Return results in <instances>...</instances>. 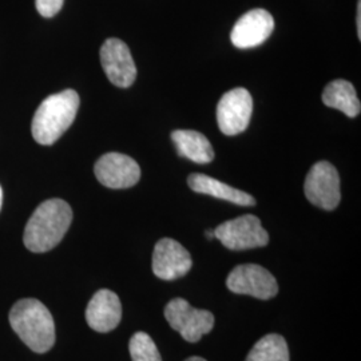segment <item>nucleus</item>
<instances>
[{"label":"nucleus","mask_w":361,"mask_h":361,"mask_svg":"<svg viewBox=\"0 0 361 361\" xmlns=\"http://www.w3.org/2000/svg\"><path fill=\"white\" fill-rule=\"evenodd\" d=\"M189 188L195 193L207 194L214 198L232 202L240 207H253L256 205V200L243 190H238L231 185H226L221 180L212 178L207 174L194 173L188 178Z\"/></svg>","instance_id":"4468645a"},{"label":"nucleus","mask_w":361,"mask_h":361,"mask_svg":"<svg viewBox=\"0 0 361 361\" xmlns=\"http://www.w3.org/2000/svg\"><path fill=\"white\" fill-rule=\"evenodd\" d=\"M79 95L77 91H61L47 97L32 118L31 133L37 142L50 146L56 142L73 125L78 109Z\"/></svg>","instance_id":"7ed1b4c3"},{"label":"nucleus","mask_w":361,"mask_h":361,"mask_svg":"<svg viewBox=\"0 0 361 361\" xmlns=\"http://www.w3.org/2000/svg\"><path fill=\"white\" fill-rule=\"evenodd\" d=\"M304 192L310 204L324 210H335L341 200L337 169L320 161L310 168L304 183Z\"/></svg>","instance_id":"0eeeda50"},{"label":"nucleus","mask_w":361,"mask_h":361,"mask_svg":"<svg viewBox=\"0 0 361 361\" xmlns=\"http://www.w3.org/2000/svg\"><path fill=\"white\" fill-rule=\"evenodd\" d=\"M1 205H3V190H1V186H0V209H1Z\"/></svg>","instance_id":"5701e85b"},{"label":"nucleus","mask_w":361,"mask_h":361,"mask_svg":"<svg viewBox=\"0 0 361 361\" xmlns=\"http://www.w3.org/2000/svg\"><path fill=\"white\" fill-rule=\"evenodd\" d=\"M101 63L109 80L121 89L130 87L137 78V67L129 47L121 39H107L101 47Z\"/></svg>","instance_id":"1a4fd4ad"},{"label":"nucleus","mask_w":361,"mask_h":361,"mask_svg":"<svg viewBox=\"0 0 361 361\" xmlns=\"http://www.w3.org/2000/svg\"><path fill=\"white\" fill-rule=\"evenodd\" d=\"M323 102L328 107L340 110L349 118L360 114L361 104L357 92L353 85L344 79H336L326 85L323 91Z\"/></svg>","instance_id":"dca6fc26"},{"label":"nucleus","mask_w":361,"mask_h":361,"mask_svg":"<svg viewBox=\"0 0 361 361\" xmlns=\"http://www.w3.org/2000/svg\"><path fill=\"white\" fill-rule=\"evenodd\" d=\"M171 140L180 157H185L195 164H209L214 159V150L207 137L194 130H176L171 133Z\"/></svg>","instance_id":"2eb2a0df"},{"label":"nucleus","mask_w":361,"mask_h":361,"mask_svg":"<svg viewBox=\"0 0 361 361\" xmlns=\"http://www.w3.org/2000/svg\"><path fill=\"white\" fill-rule=\"evenodd\" d=\"M65 0H35L38 13L44 18H52L61 11Z\"/></svg>","instance_id":"6ab92c4d"},{"label":"nucleus","mask_w":361,"mask_h":361,"mask_svg":"<svg viewBox=\"0 0 361 361\" xmlns=\"http://www.w3.org/2000/svg\"><path fill=\"white\" fill-rule=\"evenodd\" d=\"M214 237L229 250H247L268 245L269 234L253 214L222 222L214 229Z\"/></svg>","instance_id":"39448f33"},{"label":"nucleus","mask_w":361,"mask_h":361,"mask_svg":"<svg viewBox=\"0 0 361 361\" xmlns=\"http://www.w3.org/2000/svg\"><path fill=\"white\" fill-rule=\"evenodd\" d=\"M94 173L97 180L110 189H128L141 178L140 165L129 155L121 153L102 155L94 166Z\"/></svg>","instance_id":"9d476101"},{"label":"nucleus","mask_w":361,"mask_h":361,"mask_svg":"<svg viewBox=\"0 0 361 361\" xmlns=\"http://www.w3.org/2000/svg\"><path fill=\"white\" fill-rule=\"evenodd\" d=\"M207 237L209 238V240H212V238H216V237H214V229L207 231Z\"/></svg>","instance_id":"412c9836"},{"label":"nucleus","mask_w":361,"mask_h":361,"mask_svg":"<svg viewBox=\"0 0 361 361\" xmlns=\"http://www.w3.org/2000/svg\"><path fill=\"white\" fill-rule=\"evenodd\" d=\"M245 361H289V348L284 337L276 334L264 336L250 349Z\"/></svg>","instance_id":"f3484780"},{"label":"nucleus","mask_w":361,"mask_h":361,"mask_svg":"<svg viewBox=\"0 0 361 361\" xmlns=\"http://www.w3.org/2000/svg\"><path fill=\"white\" fill-rule=\"evenodd\" d=\"M273 28L274 20L271 13L256 8L237 20L233 27L231 39L237 49H253L271 37Z\"/></svg>","instance_id":"f8f14e48"},{"label":"nucleus","mask_w":361,"mask_h":361,"mask_svg":"<svg viewBox=\"0 0 361 361\" xmlns=\"http://www.w3.org/2000/svg\"><path fill=\"white\" fill-rule=\"evenodd\" d=\"M129 350L133 361H162L153 338L145 332L131 336Z\"/></svg>","instance_id":"a211bd4d"},{"label":"nucleus","mask_w":361,"mask_h":361,"mask_svg":"<svg viewBox=\"0 0 361 361\" xmlns=\"http://www.w3.org/2000/svg\"><path fill=\"white\" fill-rule=\"evenodd\" d=\"M73 221L71 207L59 198L42 202L27 222L23 241L28 250L46 253L58 245Z\"/></svg>","instance_id":"f257e3e1"},{"label":"nucleus","mask_w":361,"mask_h":361,"mask_svg":"<svg viewBox=\"0 0 361 361\" xmlns=\"http://www.w3.org/2000/svg\"><path fill=\"white\" fill-rule=\"evenodd\" d=\"M357 32H359V39L361 37V0H359L357 4Z\"/></svg>","instance_id":"aec40b11"},{"label":"nucleus","mask_w":361,"mask_h":361,"mask_svg":"<svg viewBox=\"0 0 361 361\" xmlns=\"http://www.w3.org/2000/svg\"><path fill=\"white\" fill-rule=\"evenodd\" d=\"M190 253L173 238H162L155 244L152 269L158 279L173 281L186 276L192 269Z\"/></svg>","instance_id":"9b49d317"},{"label":"nucleus","mask_w":361,"mask_h":361,"mask_svg":"<svg viewBox=\"0 0 361 361\" xmlns=\"http://www.w3.org/2000/svg\"><path fill=\"white\" fill-rule=\"evenodd\" d=\"M13 332L35 353H46L55 344V323L50 310L37 298L19 300L10 310Z\"/></svg>","instance_id":"f03ea898"},{"label":"nucleus","mask_w":361,"mask_h":361,"mask_svg":"<svg viewBox=\"0 0 361 361\" xmlns=\"http://www.w3.org/2000/svg\"><path fill=\"white\" fill-rule=\"evenodd\" d=\"M122 319V304L113 290H98L86 308V322L92 331L107 334L114 331Z\"/></svg>","instance_id":"ddd939ff"},{"label":"nucleus","mask_w":361,"mask_h":361,"mask_svg":"<svg viewBox=\"0 0 361 361\" xmlns=\"http://www.w3.org/2000/svg\"><path fill=\"white\" fill-rule=\"evenodd\" d=\"M253 99L244 87H237L222 95L217 104V123L225 135H237L249 126Z\"/></svg>","instance_id":"6e6552de"},{"label":"nucleus","mask_w":361,"mask_h":361,"mask_svg":"<svg viewBox=\"0 0 361 361\" xmlns=\"http://www.w3.org/2000/svg\"><path fill=\"white\" fill-rule=\"evenodd\" d=\"M226 286L235 295H246L259 300H271L279 293V284L274 276L257 264L235 267L226 279Z\"/></svg>","instance_id":"423d86ee"},{"label":"nucleus","mask_w":361,"mask_h":361,"mask_svg":"<svg viewBox=\"0 0 361 361\" xmlns=\"http://www.w3.org/2000/svg\"><path fill=\"white\" fill-rule=\"evenodd\" d=\"M185 361H207L205 359H202V357H197V356H194V357H189V359H186Z\"/></svg>","instance_id":"4be33fe9"},{"label":"nucleus","mask_w":361,"mask_h":361,"mask_svg":"<svg viewBox=\"0 0 361 361\" xmlns=\"http://www.w3.org/2000/svg\"><path fill=\"white\" fill-rule=\"evenodd\" d=\"M165 317L169 325L186 341L198 343L201 337L212 332L214 316L205 310H195L185 298L177 297L165 307Z\"/></svg>","instance_id":"20e7f679"}]
</instances>
